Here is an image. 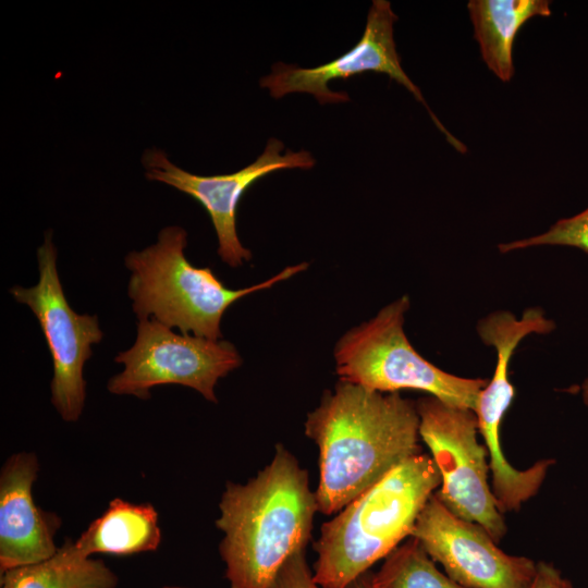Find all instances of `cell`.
<instances>
[{
    "instance_id": "cell-1",
    "label": "cell",
    "mask_w": 588,
    "mask_h": 588,
    "mask_svg": "<svg viewBox=\"0 0 588 588\" xmlns=\"http://www.w3.org/2000/svg\"><path fill=\"white\" fill-rule=\"evenodd\" d=\"M305 433L317 445L318 512H340L412 456L421 453L416 403L339 380L308 414Z\"/></svg>"
},
{
    "instance_id": "cell-2",
    "label": "cell",
    "mask_w": 588,
    "mask_h": 588,
    "mask_svg": "<svg viewBox=\"0 0 588 588\" xmlns=\"http://www.w3.org/2000/svg\"><path fill=\"white\" fill-rule=\"evenodd\" d=\"M216 526L229 588H269L284 563L305 550L318 512L308 473L282 444L245 483L228 482Z\"/></svg>"
},
{
    "instance_id": "cell-3",
    "label": "cell",
    "mask_w": 588,
    "mask_h": 588,
    "mask_svg": "<svg viewBox=\"0 0 588 588\" xmlns=\"http://www.w3.org/2000/svg\"><path fill=\"white\" fill-rule=\"evenodd\" d=\"M441 485L432 457L406 460L321 526L314 543V578L322 588H348L404 539Z\"/></svg>"
},
{
    "instance_id": "cell-4",
    "label": "cell",
    "mask_w": 588,
    "mask_h": 588,
    "mask_svg": "<svg viewBox=\"0 0 588 588\" xmlns=\"http://www.w3.org/2000/svg\"><path fill=\"white\" fill-rule=\"evenodd\" d=\"M186 245V231L168 226L159 232L156 244L127 254V295L138 320L154 318L182 334L215 341L222 340L221 319L232 304L308 267L306 262L290 266L261 283L232 290L211 268L193 266L184 255Z\"/></svg>"
},
{
    "instance_id": "cell-5",
    "label": "cell",
    "mask_w": 588,
    "mask_h": 588,
    "mask_svg": "<svg viewBox=\"0 0 588 588\" xmlns=\"http://www.w3.org/2000/svg\"><path fill=\"white\" fill-rule=\"evenodd\" d=\"M408 307L404 295L338 341L334 359L340 380L381 393L422 391L449 405L475 411L488 381L454 376L424 358L403 329Z\"/></svg>"
},
{
    "instance_id": "cell-6",
    "label": "cell",
    "mask_w": 588,
    "mask_h": 588,
    "mask_svg": "<svg viewBox=\"0 0 588 588\" xmlns=\"http://www.w3.org/2000/svg\"><path fill=\"white\" fill-rule=\"evenodd\" d=\"M416 407L419 436L441 477L436 495L454 515L479 524L499 542L506 525L488 481L489 457L477 440L475 412L430 395L420 399Z\"/></svg>"
},
{
    "instance_id": "cell-7",
    "label": "cell",
    "mask_w": 588,
    "mask_h": 588,
    "mask_svg": "<svg viewBox=\"0 0 588 588\" xmlns=\"http://www.w3.org/2000/svg\"><path fill=\"white\" fill-rule=\"evenodd\" d=\"M114 362L124 368L109 379L110 393L147 400L156 385L181 384L216 403L219 379L240 367L242 358L228 341L179 334L149 318L138 320L135 343Z\"/></svg>"
},
{
    "instance_id": "cell-8",
    "label": "cell",
    "mask_w": 588,
    "mask_h": 588,
    "mask_svg": "<svg viewBox=\"0 0 588 588\" xmlns=\"http://www.w3.org/2000/svg\"><path fill=\"white\" fill-rule=\"evenodd\" d=\"M39 280L36 285L10 289L16 302L36 316L52 358L51 402L65 421H76L84 409V366L91 346L102 340L97 316L77 314L69 304L57 269V249L46 233L37 250Z\"/></svg>"
},
{
    "instance_id": "cell-9",
    "label": "cell",
    "mask_w": 588,
    "mask_h": 588,
    "mask_svg": "<svg viewBox=\"0 0 588 588\" xmlns=\"http://www.w3.org/2000/svg\"><path fill=\"white\" fill-rule=\"evenodd\" d=\"M396 21L397 16L389 1L373 0L364 34L351 50L315 68L277 63L271 73L260 79V86L267 88L275 99L292 93H306L313 95L319 103H339L348 101V95L344 91H332L328 87L330 81L344 79L365 72L383 73L408 89L426 107L434 125L449 144L458 152L465 154L466 146L443 126L427 105L420 89L403 70L393 37V25Z\"/></svg>"
},
{
    "instance_id": "cell-10",
    "label": "cell",
    "mask_w": 588,
    "mask_h": 588,
    "mask_svg": "<svg viewBox=\"0 0 588 588\" xmlns=\"http://www.w3.org/2000/svg\"><path fill=\"white\" fill-rule=\"evenodd\" d=\"M445 574L466 588H529L537 563L502 551L479 524L450 512L433 493L412 536Z\"/></svg>"
},
{
    "instance_id": "cell-11",
    "label": "cell",
    "mask_w": 588,
    "mask_h": 588,
    "mask_svg": "<svg viewBox=\"0 0 588 588\" xmlns=\"http://www.w3.org/2000/svg\"><path fill=\"white\" fill-rule=\"evenodd\" d=\"M284 145L270 138L262 154L250 164L230 174L201 176L173 164L161 150H147L143 156L148 180L166 183L197 200L208 212L217 233L218 254L232 268L250 260L236 233V208L243 194L259 179L284 169L308 170L316 163L309 151H286Z\"/></svg>"
},
{
    "instance_id": "cell-12",
    "label": "cell",
    "mask_w": 588,
    "mask_h": 588,
    "mask_svg": "<svg viewBox=\"0 0 588 588\" xmlns=\"http://www.w3.org/2000/svg\"><path fill=\"white\" fill-rule=\"evenodd\" d=\"M39 463L32 452H19L0 474V574L51 558L61 519L45 512L33 499Z\"/></svg>"
},
{
    "instance_id": "cell-13",
    "label": "cell",
    "mask_w": 588,
    "mask_h": 588,
    "mask_svg": "<svg viewBox=\"0 0 588 588\" xmlns=\"http://www.w3.org/2000/svg\"><path fill=\"white\" fill-rule=\"evenodd\" d=\"M547 0H470L467 3L482 60L502 82L514 75L513 47L519 29L535 16L551 14Z\"/></svg>"
},
{
    "instance_id": "cell-14",
    "label": "cell",
    "mask_w": 588,
    "mask_h": 588,
    "mask_svg": "<svg viewBox=\"0 0 588 588\" xmlns=\"http://www.w3.org/2000/svg\"><path fill=\"white\" fill-rule=\"evenodd\" d=\"M158 513L149 503L134 504L115 498L98 518L73 541L85 558L96 553L131 555L158 549Z\"/></svg>"
},
{
    "instance_id": "cell-15",
    "label": "cell",
    "mask_w": 588,
    "mask_h": 588,
    "mask_svg": "<svg viewBox=\"0 0 588 588\" xmlns=\"http://www.w3.org/2000/svg\"><path fill=\"white\" fill-rule=\"evenodd\" d=\"M101 560L83 556L68 539L49 559L1 574V588H117Z\"/></svg>"
},
{
    "instance_id": "cell-16",
    "label": "cell",
    "mask_w": 588,
    "mask_h": 588,
    "mask_svg": "<svg viewBox=\"0 0 588 588\" xmlns=\"http://www.w3.org/2000/svg\"><path fill=\"white\" fill-rule=\"evenodd\" d=\"M370 579L373 588H466L439 571L413 537L390 552Z\"/></svg>"
},
{
    "instance_id": "cell-17",
    "label": "cell",
    "mask_w": 588,
    "mask_h": 588,
    "mask_svg": "<svg viewBox=\"0 0 588 588\" xmlns=\"http://www.w3.org/2000/svg\"><path fill=\"white\" fill-rule=\"evenodd\" d=\"M540 245L569 246L588 253V208L573 217L556 221L542 234L500 244L499 249L507 253Z\"/></svg>"
},
{
    "instance_id": "cell-18",
    "label": "cell",
    "mask_w": 588,
    "mask_h": 588,
    "mask_svg": "<svg viewBox=\"0 0 588 588\" xmlns=\"http://www.w3.org/2000/svg\"><path fill=\"white\" fill-rule=\"evenodd\" d=\"M269 588H322L314 578L305 550L295 552L278 572Z\"/></svg>"
},
{
    "instance_id": "cell-19",
    "label": "cell",
    "mask_w": 588,
    "mask_h": 588,
    "mask_svg": "<svg viewBox=\"0 0 588 588\" xmlns=\"http://www.w3.org/2000/svg\"><path fill=\"white\" fill-rule=\"evenodd\" d=\"M529 588H574L573 584L551 563L538 562Z\"/></svg>"
},
{
    "instance_id": "cell-20",
    "label": "cell",
    "mask_w": 588,
    "mask_h": 588,
    "mask_svg": "<svg viewBox=\"0 0 588 588\" xmlns=\"http://www.w3.org/2000/svg\"><path fill=\"white\" fill-rule=\"evenodd\" d=\"M348 588H373L370 579V573L358 577Z\"/></svg>"
},
{
    "instance_id": "cell-21",
    "label": "cell",
    "mask_w": 588,
    "mask_h": 588,
    "mask_svg": "<svg viewBox=\"0 0 588 588\" xmlns=\"http://www.w3.org/2000/svg\"><path fill=\"white\" fill-rule=\"evenodd\" d=\"M583 399L585 404L588 406V378L583 383Z\"/></svg>"
},
{
    "instance_id": "cell-22",
    "label": "cell",
    "mask_w": 588,
    "mask_h": 588,
    "mask_svg": "<svg viewBox=\"0 0 588 588\" xmlns=\"http://www.w3.org/2000/svg\"><path fill=\"white\" fill-rule=\"evenodd\" d=\"M164 588H183V587H164Z\"/></svg>"
}]
</instances>
